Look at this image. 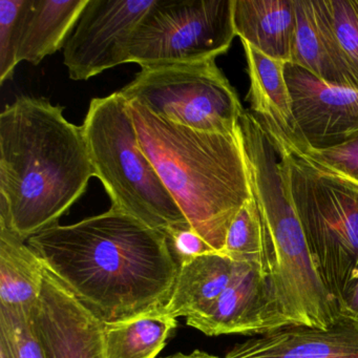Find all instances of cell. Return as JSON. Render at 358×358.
Here are the masks:
<instances>
[{"mask_svg": "<svg viewBox=\"0 0 358 358\" xmlns=\"http://www.w3.org/2000/svg\"><path fill=\"white\" fill-rule=\"evenodd\" d=\"M0 358H45L32 313L0 307Z\"/></svg>", "mask_w": 358, "mask_h": 358, "instance_id": "23", "label": "cell"}, {"mask_svg": "<svg viewBox=\"0 0 358 358\" xmlns=\"http://www.w3.org/2000/svg\"><path fill=\"white\" fill-rule=\"evenodd\" d=\"M156 0H89L64 49L70 78L89 80L129 64L134 31Z\"/></svg>", "mask_w": 358, "mask_h": 358, "instance_id": "9", "label": "cell"}, {"mask_svg": "<svg viewBox=\"0 0 358 358\" xmlns=\"http://www.w3.org/2000/svg\"><path fill=\"white\" fill-rule=\"evenodd\" d=\"M27 243L104 324L162 311L179 274L165 234L112 207L72 225L52 226Z\"/></svg>", "mask_w": 358, "mask_h": 358, "instance_id": "1", "label": "cell"}, {"mask_svg": "<svg viewBox=\"0 0 358 358\" xmlns=\"http://www.w3.org/2000/svg\"><path fill=\"white\" fill-rule=\"evenodd\" d=\"M358 90V0H313Z\"/></svg>", "mask_w": 358, "mask_h": 358, "instance_id": "22", "label": "cell"}, {"mask_svg": "<svg viewBox=\"0 0 358 358\" xmlns=\"http://www.w3.org/2000/svg\"><path fill=\"white\" fill-rule=\"evenodd\" d=\"M24 0H0V83L13 76L18 66L15 57L16 24Z\"/></svg>", "mask_w": 358, "mask_h": 358, "instance_id": "25", "label": "cell"}, {"mask_svg": "<svg viewBox=\"0 0 358 358\" xmlns=\"http://www.w3.org/2000/svg\"><path fill=\"white\" fill-rule=\"evenodd\" d=\"M119 93L159 118L207 133L236 135L244 113L215 59L143 68Z\"/></svg>", "mask_w": 358, "mask_h": 358, "instance_id": "7", "label": "cell"}, {"mask_svg": "<svg viewBox=\"0 0 358 358\" xmlns=\"http://www.w3.org/2000/svg\"><path fill=\"white\" fill-rule=\"evenodd\" d=\"M89 0H24L16 24L15 57L37 66L64 49Z\"/></svg>", "mask_w": 358, "mask_h": 358, "instance_id": "14", "label": "cell"}, {"mask_svg": "<svg viewBox=\"0 0 358 358\" xmlns=\"http://www.w3.org/2000/svg\"><path fill=\"white\" fill-rule=\"evenodd\" d=\"M83 129L112 208L163 234L190 226L142 150L129 103L119 92L92 100Z\"/></svg>", "mask_w": 358, "mask_h": 358, "instance_id": "5", "label": "cell"}, {"mask_svg": "<svg viewBox=\"0 0 358 358\" xmlns=\"http://www.w3.org/2000/svg\"><path fill=\"white\" fill-rule=\"evenodd\" d=\"M280 142L312 164L358 186V133L327 148H312L307 144L291 146Z\"/></svg>", "mask_w": 358, "mask_h": 358, "instance_id": "24", "label": "cell"}, {"mask_svg": "<svg viewBox=\"0 0 358 358\" xmlns=\"http://www.w3.org/2000/svg\"><path fill=\"white\" fill-rule=\"evenodd\" d=\"M188 326L208 336L264 335L289 322L282 315L261 268L241 263L234 280L208 313L187 320Z\"/></svg>", "mask_w": 358, "mask_h": 358, "instance_id": "12", "label": "cell"}, {"mask_svg": "<svg viewBox=\"0 0 358 358\" xmlns=\"http://www.w3.org/2000/svg\"><path fill=\"white\" fill-rule=\"evenodd\" d=\"M222 253L238 263L259 266L263 271V223L253 194L232 221Z\"/></svg>", "mask_w": 358, "mask_h": 358, "instance_id": "21", "label": "cell"}, {"mask_svg": "<svg viewBox=\"0 0 358 358\" xmlns=\"http://www.w3.org/2000/svg\"><path fill=\"white\" fill-rule=\"evenodd\" d=\"M129 103L144 154L192 229L222 252L232 221L252 198L240 127L236 135L196 131Z\"/></svg>", "mask_w": 358, "mask_h": 358, "instance_id": "3", "label": "cell"}, {"mask_svg": "<svg viewBox=\"0 0 358 358\" xmlns=\"http://www.w3.org/2000/svg\"><path fill=\"white\" fill-rule=\"evenodd\" d=\"M234 24L242 43L268 57L290 62L295 0H234Z\"/></svg>", "mask_w": 358, "mask_h": 358, "instance_id": "18", "label": "cell"}, {"mask_svg": "<svg viewBox=\"0 0 358 358\" xmlns=\"http://www.w3.org/2000/svg\"><path fill=\"white\" fill-rule=\"evenodd\" d=\"M269 137L280 154L310 250L341 312V303L358 275V186L312 164Z\"/></svg>", "mask_w": 358, "mask_h": 358, "instance_id": "6", "label": "cell"}, {"mask_svg": "<svg viewBox=\"0 0 358 358\" xmlns=\"http://www.w3.org/2000/svg\"><path fill=\"white\" fill-rule=\"evenodd\" d=\"M242 43L250 79L248 99L252 114L269 135L289 145H299L301 135L285 78L286 62L268 57L248 43Z\"/></svg>", "mask_w": 358, "mask_h": 358, "instance_id": "15", "label": "cell"}, {"mask_svg": "<svg viewBox=\"0 0 358 358\" xmlns=\"http://www.w3.org/2000/svg\"><path fill=\"white\" fill-rule=\"evenodd\" d=\"M178 324L163 311L104 324L106 358H156Z\"/></svg>", "mask_w": 358, "mask_h": 358, "instance_id": "20", "label": "cell"}, {"mask_svg": "<svg viewBox=\"0 0 358 358\" xmlns=\"http://www.w3.org/2000/svg\"><path fill=\"white\" fill-rule=\"evenodd\" d=\"M294 39L289 64L305 69L327 85L356 90L336 41L313 0H295Z\"/></svg>", "mask_w": 358, "mask_h": 358, "instance_id": "16", "label": "cell"}, {"mask_svg": "<svg viewBox=\"0 0 358 358\" xmlns=\"http://www.w3.org/2000/svg\"><path fill=\"white\" fill-rule=\"evenodd\" d=\"M240 264L222 252L184 262L180 265L171 299L162 311L177 320L204 316L228 288Z\"/></svg>", "mask_w": 358, "mask_h": 358, "instance_id": "17", "label": "cell"}, {"mask_svg": "<svg viewBox=\"0 0 358 358\" xmlns=\"http://www.w3.org/2000/svg\"><path fill=\"white\" fill-rule=\"evenodd\" d=\"M45 274L43 262L27 241L0 226V307L32 313Z\"/></svg>", "mask_w": 358, "mask_h": 358, "instance_id": "19", "label": "cell"}, {"mask_svg": "<svg viewBox=\"0 0 358 358\" xmlns=\"http://www.w3.org/2000/svg\"><path fill=\"white\" fill-rule=\"evenodd\" d=\"M240 135L263 223V273L289 324L329 328L341 312L310 250L280 154L251 112L241 117Z\"/></svg>", "mask_w": 358, "mask_h": 358, "instance_id": "4", "label": "cell"}, {"mask_svg": "<svg viewBox=\"0 0 358 358\" xmlns=\"http://www.w3.org/2000/svg\"><path fill=\"white\" fill-rule=\"evenodd\" d=\"M165 236L180 265L200 255L217 252L192 229V226L173 228L167 231Z\"/></svg>", "mask_w": 358, "mask_h": 358, "instance_id": "26", "label": "cell"}, {"mask_svg": "<svg viewBox=\"0 0 358 358\" xmlns=\"http://www.w3.org/2000/svg\"><path fill=\"white\" fill-rule=\"evenodd\" d=\"M163 358H224V357H217V356L211 355V354L206 353V352L200 351V350H196V351L192 352L189 354H184V353H178L175 354V355L169 356V357H163Z\"/></svg>", "mask_w": 358, "mask_h": 358, "instance_id": "28", "label": "cell"}, {"mask_svg": "<svg viewBox=\"0 0 358 358\" xmlns=\"http://www.w3.org/2000/svg\"><path fill=\"white\" fill-rule=\"evenodd\" d=\"M285 78L301 135L299 145L327 148L358 133V90L327 85L292 64H286Z\"/></svg>", "mask_w": 358, "mask_h": 358, "instance_id": "10", "label": "cell"}, {"mask_svg": "<svg viewBox=\"0 0 358 358\" xmlns=\"http://www.w3.org/2000/svg\"><path fill=\"white\" fill-rule=\"evenodd\" d=\"M341 314L358 322V275L341 303Z\"/></svg>", "mask_w": 358, "mask_h": 358, "instance_id": "27", "label": "cell"}, {"mask_svg": "<svg viewBox=\"0 0 358 358\" xmlns=\"http://www.w3.org/2000/svg\"><path fill=\"white\" fill-rule=\"evenodd\" d=\"M32 320L45 358H106L103 322L47 269Z\"/></svg>", "mask_w": 358, "mask_h": 358, "instance_id": "11", "label": "cell"}, {"mask_svg": "<svg viewBox=\"0 0 358 358\" xmlns=\"http://www.w3.org/2000/svg\"><path fill=\"white\" fill-rule=\"evenodd\" d=\"M95 177L83 127L45 98L0 114V226L22 240L57 225Z\"/></svg>", "mask_w": 358, "mask_h": 358, "instance_id": "2", "label": "cell"}, {"mask_svg": "<svg viewBox=\"0 0 358 358\" xmlns=\"http://www.w3.org/2000/svg\"><path fill=\"white\" fill-rule=\"evenodd\" d=\"M236 36L234 0H156L131 35L129 62L143 69L215 59Z\"/></svg>", "mask_w": 358, "mask_h": 358, "instance_id": "8", "label": "cell"}, {"mask_svg": "<svg viewBox=\"0 0 358 358\" xmlns=\"http://www.w3.org/2000/svg\"><path fill=\"white\" fill-rule=\"evenodd\" d=\"M224 358H358V322L341 314L327 329L288 324L238 343Z\"/></svg>", "mask_w": 358, "mask_h": 358, "instance_id": "13", "label": "cell"}]
</instances>
